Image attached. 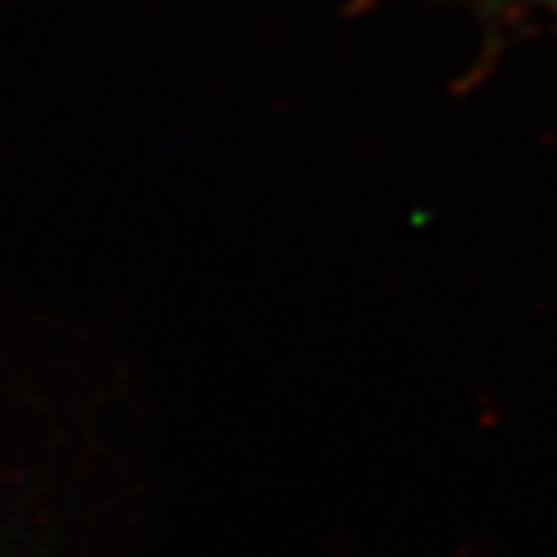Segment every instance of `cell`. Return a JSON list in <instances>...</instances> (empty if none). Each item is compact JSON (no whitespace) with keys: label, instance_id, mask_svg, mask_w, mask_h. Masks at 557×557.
Returning <instances> with one entry per match:
<instances>
[{"label":"cell","instance_id":"cell-1","mask_svg":"<svg viewBox=\"0 0 557 557\" xmlns=\"http://www.w3.org/2000/svg\"><path fill=\"white\" fill-rule=\"evenodd\" d=\"M137 511L87 480L0 468V557H119Z\"/></svg>","mask_w":557,"mask_h":557}]
</instances>
